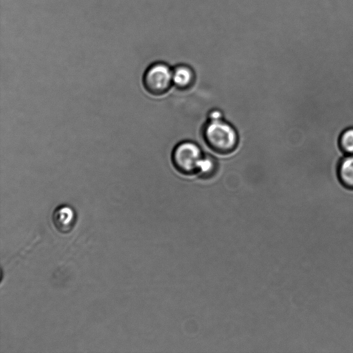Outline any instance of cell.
<instances>
[{
  "mask_svg": "<svg viewBox=\"0 0 353 353\" xmlns=\"http://www.w3.org/2000/svg\"><path fill=\"white\" fill-rule=\"evenodd\" d=\"M76 219L75 211L68 205H59L52 213V222L56 229L63 234L69 233L72 230Z\"/></svg>",
  "mask_w": 353,
  "mask_h": 353,
  "instance_id": "4",
  "label": "cell"
},
{
  "mask_svg": "<svg viewBox=\"0 0 353 353\" xmlns=\"http://www.w3.org/2000/svg\"><path fill=\"white\" fill-rule=\"evenodd\" d=\"M218 163L212 156L204 154L199 166L197 174L202 179L214 176L218 170Z\"/></svg>",
  "mask_w": 353,
  "mask_h": 353,
  "instance_id": "7",
  "label": "cell"
},
{
  "mask_svg": "<svg viewBox=\"0 0 353 353\" xmlns=\"http://www.w3.org/2000/svg\"><path fill=\"white\" fill-rule=\"evenodd\" d=\"M221 118H222V114L219 110H212L209 114V119L219 120V119H221Z\"/></svg>",
  "mask_w": 353,
  "mask_h": 353,
  "instance_id": "9",
  "label": "cell"
},
{
  "mask_svg": "<svg viewBox=\"0 0 353 353\" xmlns=\"http://www.w3.org/2000/svg\"><path fill=\"white\" fill-rule=\"evenodd\" d=\"M195 80L193 70L187 65H178L172 70V83L179 90L191 88Z\"/></svg>",
  "mask_w": 353,
  "mask_h": 353,
  "instance_id": "5",
  "label": "cell"
},
{
  "mask_svg": "<svg viewBox=\"0 0 353 353\" xmlns=\"http://www.w3.org/2000/svg\"><path fill=\"white\" fill-rule=\"evenodd\" d=\"M202 135L206 145L219 154L233 152L239 143L234 128L222 119H209L203 126Z\"/></svg>",
  "mask_w": 353,
  "mask_h": 353,
  "instance_id": "1",
  "label": "cell"
},
{
  "mask_svg": "<svg viewBox=\"0 0 353 353\" xmlns=\"http://www.w3.org/2000/svg\"><path fill=\"white\" fill-rule=\"evenodd\" d=\"M203 155L195 143L185 141L174 148L172 161L178 172L185 175H191L197 173Z\"/></svg>",
  "mask_w": 353,
  "mask_h": 353,
  "instance_id": "2",
  "label": "cell"
},
{
  "mask_svg": "<svg viewBox=\"0 0 353 353\" xmlns=\"http://www.w3.org/2000/svg\"><path fill=\"white\" fill-rule=\"evenodd\" d=\"M337 176L344 188L353 190V155H347L339 161Z\"/></svg>",
  "mask_w": 353,
  "mask_h": 353,
  "instance_id": "6",
  "label": "cell"
},
{
  "mask_svg": "<svg viewBox=\"0 0 353 353\" xmlns=\"http://www.w3.org/2000/svg\"><path fill=\"white\" fill-rule=\"evenodd\" d=\"M142 83L144 89L150 94L161 96L166 93L172 83V70L163 62H155L145 70Z\"/></svg>",
  "mask_w": 353,
  "mask_h": 353,
  "instance_id": "3",
  "label": "cell"
},
{
  "mask_svg": "<svg viewBox=\"0 0 353 353\" xmlns=\"http://www.w3.org/2000/svg\"><path fill=\"white\" fill-rule=\"evenodd\" d=\"M339 145L347 155H353V128L343 130L339 136Z\"/></svg>",
  "mask_w": 353,
  "mask_h": 353,
  "instance_id": "8",
  "label": "cell"
}]
</instances>
